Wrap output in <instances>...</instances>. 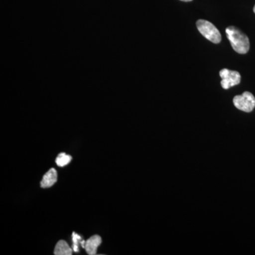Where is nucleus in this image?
<instances>
[{"label": "nucleus", "instance_id": "obj_1", "mask_svg": "<svg viewBox=\"0 0 255 255\" xmlns=\"http://www.w3.org/2000/svg\"><path fill=\"white\" fill-rule=\"evenodd\" d=\"M226 35L233 49L240 54H246L250 50V41L248 36L235 26L226 28Z\"/></svg>", "mask_w": 255, "mask_h": 255}, {"label": "nucleus", "instance_id": "obj_2", "mask_svg": "<svg viewBox=\"0 0 255 255\" xmlns=\"http://www.w3.org/2000/svg\"><path fill=\"white\" fill-rule=\"evenodd\" d=\"M198 30L202 36L214 43H219L221 41V35L219 29L206 20L199 19L196 22Z\"/></svg>", "mask_w": 255, "mask_h": 255}, {"label": "nucleus", "instance_id": "obj_3", "mask_svg": "<svg viewBox=\"0 0 255 255\" xmlns=\"http://www.w3.org/2000/svg\"><path fill=\"white\" fill-rule=\"evenodd\" d=\"M233 104L238 110L249 113L255 108V97L251 92H245L243 95L234 97Z\"/></svg>", "mask_w": 255, "mask_h": 255}, {"label": "nucleus", "instance_id": "obj_4", "mask_svg": "<svg viewBox=\"0 0 255 255\" xmlns=\"http://www.w3.org/2000/svg\"><path fill=\"white\" fill-rule=\"evenodd\" d=\"M220 77L221 80V86L225 90H228L233 86L239 85L241 81V74L237 71L228 70V69H223L220 71Z\"/></svg>", "mask_w": 255, "mask_h": 255}, {"label": "nucleus", "instance_id": "obj_5", "mask_svg": "<svg viewBox=\"0 0 255 255\" xmlns=\"http://www.w3.org/2000/svg\"><path fill=\"white\" fill-rule=\"evenodd\" d=\"M101 243H102V238L100 236L95 235V236L89 238L86 241V243H85V247L87 254L90 255H97V248L100 246Z\"/></svg>", "mask_w": 255, "mask_h": 255}, {"label": "nucleus", "instance_id": "obj_6", "mask_svg": "<svg viewBox=\"0 0 255 255\" xmlns=\"http://www.w3.org/2000/svg\"><path fill=\"white\" fill-rule=\"evenodd\" d=\"M57 179H58L57 171L54 168H51L43 176L41 182V187L44 189L51 187L57 182Z\"/></svg>", "mask_w": 255, "mask_h": 255}, {"label": "nucleus", "instance_id": "obj_7", "mask_svg": "<svg viewBox=\"0 0 255 255\" xmlns=\"http://www.w3.org/2000/svg\"><path fill=\"white\" fill-rule=\"evenodd\" d=\"M72 249L65 241H60L55 246L54 255H71Z\"/></svg>", "mask_w": 255, "mask_h": 255}, {"label": "nucleus", "instance_id": "obj_8", "mask_svg": "<svg viewBox=\"0 0 255 255\" xmlns=\"http://www.w3.org/2000/svg\"><path fill=\"white\" fill-rule=\"evenodd\" d=\"M71 160V156L66 155V154L64 153V152H62V153H60L59 155H58L56 160H55V162H56L57 165H58V167H63L70 163Z\"/></svg>", "mask_w": 255, "mask_h": 255}, {"label": "nucleus", "instance_id": "obj_9", "mask_svg": "<svg viewBox=\"0 0 255 255\" xmlns=\"http://www.w3.org/2000/svg\"><path fill=\"white\" fill-rule=\"evenodd\" d=\"M73 251L75 253H79L78 243L79 242L82 241L81 236L76 234L75 233H73Z\"/></svg>", "mask_w": 255, "mask_h": 255}, {"label": "nucleus", "instance_id": "obj_10", "mask_svg": "<svg viewBox=\"0 0 255 255\" xmlns=\"http://www.w3.org/2000/svg\"><path fill=\"white\" fill-rule=\"evenodd\" d=\"M181 1H186V2H187V1H192V0H181Z\"/></svg>", "mask_w": 255, "mask_h": 255}, {"label": "nucleus", "instance_id": "obj_11", "mask_svg": "<svg viewBox=\"0 0 255 255\" xmlns=\"http://www.w3.org/2000/svg\"><path fill=\"white\" fill-rule=\"evenodd\" d=\"M253 11H254V12H255V6H254V9H253Z\"/></svg>", "mask_w": 255, "mask_h": 255}]
</instances>
